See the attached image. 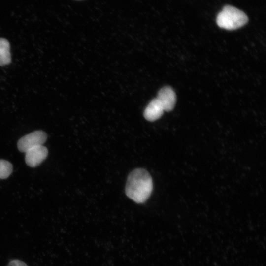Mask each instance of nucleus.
Instances as JSON below:
<instances>
[{
  "mask_svg": "<svg viewBox=\"0 0 266 266\" xmlns=\"http://www.w3.org/2000/svg\"><path fill=\"white\" fill-rule=\"evenodd\" d=\"M7 266H28L24 262L19 260L11 261Z\"/></svg>",
  "mask_w": 266,
  "mask_h": 266,
  "instance_id": "nucleus-9",
  "label": "nucleus"
},
{
  "mask_svg": "<svg viewBox=\"0 0 266 266\" xmlns=\"http://www.w3.org/2000/svg\"><path fill=\"white\" fill-rule=\"evenodd\" d=\"M153 189L152 178L145 169L137 168L131 172L126 186V194L138 203L144 202L150 197Z\"/></svg>",
  "mask_w": 266,
  "mask_h": 266,
  "instance_id": "nucleus-1",
  "label": "nucleus"
},
{
  "mask_svg": "<svg viewBox=\"0 0 266 266\" xmlns=\"http://www.w3.org/2000/svg\"><path fill=\"white\" fill-rule=\"evenodd\" d=\"M13 171L12 164L5 160L0 159V179L7 178Z\"/></svg>",
  "mask_w": 266,
  "mask_h": 266,
  "instance_id": "nucleus-8",
  "label": "nucleus"
},
{
  "mask_svg": "<svg viewBox=\"0 0 266 266\" xmlns=\"http://www.w3.org/2000/svg\"><path fill=\"white\" fill-rule=\"evenodd\" d=\"M162 105L164 111L172 110L176 102V95L170 87L166 86L159 91L156 98Z\"/></svg>",
  "mask_w": 266,
  "mask_h": 266,
  "instance_id": "nucleus-5",
  "label": "nucleus"
},
{
  "mask_svg": "<svg viewBox=\"0 0 266 266\" xmlns=\"http://www.w3.org/2000/svg\"></svg>",
  "mask_w": 266,
  "mask_h": 266,
  "instance_id": "nucleus-10",
  "label": "nucleus"
},
{
  "mask_svg": "<svg viewBox=\"0 0 266 266\" xmlns=\"http://www.w3.org/2000/svg\"><path fill=\"white\" fill-rule=\"evenodd\" d=\"M25 162L30 167H35L40 164L47 157L48 153L47 148L39 145L32 148L26 152Z\"/></svg>",
  "mask_w": 266,
  "mask_h": 266,
  "instance_id": "nucleus-4",
  "label": "nucleus"
},
{
  "mask_svg": "<svg viewBox=\"0 0 266 266\" xmlns=\"http://www.w3.org/2000/svg\"><path fill=\"white\" fill-rule=\"evenodd\" d=\"M164 109L156 98L152 100L144 111L145 118L149 121H154L158 119L162 115Z\"/></svg>",
  "mask_w": 266,
  "mask_h": 266,
  "instance_id": "nucleus-6",
  "label": "nucleus"
},
{
  "mask_svg": "<svg viewBox=\"0 0 266 266\" xmlns=\"http://www.w3.org/2000/svg\"><path fill=\"white\" fill-rule=\"evenodd\" d=\"M248 21V16L243 11L229 5L223 7L216 18L218 26L228 30L238 29L245 25Z\"/></svg>",
  "mask_w": 266,
  "mask_h": 266,
  "instance_id": "nucleus-2",
  "label": "nucleus"
},
{
  "mask_svg": "<svg viewBox=\"0 0 266 266\" xmlns=\"http://www.w3.org/2000/svg\"><path fill=\"white\" fill-rule=\"evenodd\" d=\"M46 139L47 134L44 132L35 131L21 137L18 141L17 147L20 151L26 152L32 148L42 145Z\"/></svg>",
  "mask_w": 266,
  "mask_h": 266,
  "instance_id": "nucleus-3",
  "label": "nucleus"
},
{
  "mask_svg": "<svg viewBox=\"0 0 266 266\" xmlns=\"http://www.w3.org/2000/svg\"><path fill=\"white\" fill-rule=\"evenodd\" d=\"M10 44L5 38H0V66H4L11 62Z\"/></svg>",
  "mask_w": 266,
  "mask_h": 266,
  "instance_id": "nucleus-7",
  "label": "nucleus"
}]
</instances>
